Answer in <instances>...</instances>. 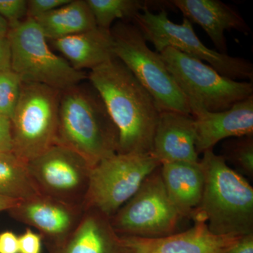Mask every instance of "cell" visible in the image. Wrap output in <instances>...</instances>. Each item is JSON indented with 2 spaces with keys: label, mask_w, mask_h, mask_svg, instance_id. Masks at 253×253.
<instances>
[{
  "label": "cell",
  "mask_w": 253,
  "mask_h": 253,
  "mask_svg": "<svg viewBox=\"0 0 253 253\" xmlns=\"http://www.w3.org/2000/svg\"><path fill=\"white\" fill-rule=\"evenodd\" d=\"M87 79L117 128V154H151L161 111L149 91L116 57L91 70Z\"/></svg>",
  "instance_id": "obj_1"
},
{
  "label": "cell",
  "mask_w": 253,
  "mask_h": 253,
  "mask_svg": "<svg viewBox=\"0 0 253 253\" xmlns=\"http://www.w3.org/2000/svg\"><path fill=\"white\" fill-rule=\"evenodd\" d=\"M204 188L191 219L204 221L213 234L241 236L253 234V188L213 150L200 159Z\"/></svg>",
  "instance_id": "obj_2"
},
{
  "label": "cell",
  "mask_w": 253,
  "mask_h": 253,
  "mask_svg": "<svg viewBox=\"0 0 253 253\" xmlns=\"http://www.w3.org/2000/svg\"><path fill=\"white\" fill-rule=\"evenodd\" d=\"M118 140L117 128L90 83L61 91L56 144L73 150L92 168L117 154Z\"/></svg>",
  "instance_id": "obj_3"
},
{
  "label": "cell",
  "mask_w": 253,
  "mask_h": 253,
  "mask_svg": "<svg viewBox=\"0 0 253 253\" xmlns=\"http://www.w3.org/2000/svg\"><path fill=\"white\" fill-rule=\"evenodd\" d=\"M115 56L149 91L160 111L191 115L185 96L168 71L162 56L148 46L134 23L119 21L111 28Z\"/></svg>",
  "instance_id": "obj_4"
},
{
  "label": "cell",
  "mask_w": 253,
  "mask_h": 253,
  "mask_svg": "<svg viewBox=\"0 0 253 253\" xmlns=\"http://www.w3.org/2000/svg\"><path fill=\"white\" fill-rule=\"evenodd\" d=\"M160 54L185 96L191 115L196 111H226L253 95V82L221 76L209 65L174 48H166Z\"/></svg>",
  "instance_id": "obj_5"
},
{
  "label": "cell",
  "mask_w": 253,
  "mask_h": 253,
  "mask_svg": "<svg viewBox=\"0 0 253 253\" xmlns=\"http://www.w3.org/2000/svg\"><path fill=\"white\" fill-rule=\"evenodd\" d=\"M11 71L22 83H37L59 91L81 84L87 76L50 49L38 23L26 18L10 26Z\"/></svg>",
  "instance_id": "obj_6"
},
{
  "label": "cell",
  "mask_w": 253,
  "mask_h": 253,
  "mask_svg": "<svg viewBox=\"0 0 253 253\" xmlns=\"http://www.w3.org/2000/svg\"><path fill=\"white\" fill-rule=\"evenodd\" d=\"M61 91L44 84L22 83L10 120L12 152L25 162L56 144Z\"/></svg>",
  "instance_id": "obj_7"
},
{
  "label": "cell",
  "mask_w": 253,
  "mask_h": 253,
  "mask_svg": "<svg viewBox=\"0 0 253 253\" xmlns=\"http://www.w3.org/2000/svg\"><path fill=\"white\" fill-rule=\"evenodd\" d=\"M132 22L158 53L167 47L174 48L194 59L206 61L221 76L235 81H253L251 61L210 49L200 41L192 23L185 18L182 23H175L168 18L165 9L154 13L146 9L136 14Z\"/></svg>",
  "instance_id": "obj_8"
},
{
  "label": "cell",
  "mask_w": 253,
  "mask_h": 253,
  "mask_svg": "<svg viewBox=\"0 0 253 253\" xmlns=\"http://www.w3.org/2000/svg\"><path fill=\"white\" fill-rule=\"evenodd\" d=\"M160 167L147 176L136 194L110 218L113 229L120 236L158 239L180 231L179 226L186 218L169 199Z\"/></svg>",
  "instance_id": "obj_9"
},
{
  "label": "cell",
  "mask_w": 253,
  "mask_h": 253,
  "mask_svg": "<svg viewBox=\"0 0 253 253\" xmlns=\"http://www.w3.org/2000/svg\"><path fill=\"white\" fill-rule=\"evenodd\" d=\"M161 163L151 154H116L91 168L84 208L111 218Z\"/></svg>",
  "instance_id": "obj_10"
},
{
  "label": "cell",
  "mask_w": 253,
  "mask_h": 253,
  "mask_svg": "<svg viewBox=\"0 0 253 253\" xmlns=\"http://www.w3.org/2000/svg\"><path fill=\"white\" fill-rule=\"evenodd\" d=\"M27 163L28 172L40 194L84 206L91 169L84 158L56 144Z\"/></svg>",
  "instance_id": "obj_11"
},
{
  "label": "cell",
  "mask_w": 253,
  "mask_h": 253,
  "mask_svg": "<svg viewBox=\"0 0 253 253\" xmlns=\"http://www.w3.org/2000/svg\"><path fill=\"white\" fill-rule=\"evenodd\" d=\"M84 211L83 206L67 204L40 194L20 201L8 212L16 220L38 229L50 246L61 244L69 236Z\"/></svg>",
  "instance_id": "obj_12"
},
{
  "label": "cell",
  "mask_w": 253,
  "mask_h": 253,
  "mask_svg": "<svg viewBox=\"0 0 253 253\" xmlns=\"http://www.w3.org/2000/svg\"><path fill=\"white\" fill-rule=\"evenodd\" d=\"M191 116L196 126V151L204 154L223 139L253 135V95L226 111H196Z\"/></svg>",
  "instance_id": "obj_13"
},
{
  "label": "cell",
  "mask_w": 253,
  "mask_h": 253,
  "mask_svg": "<svg viewBox=\"0 0 253 253\" xmlns=\"http://www.w3.org/2000/svg\"><path fill=\"white\" fill-rule=\"evenodd\" d=\"M196 138V126L191 115L177 111H161L151 155L161 165L199 162Z\"/></svg>",
  "instance_id": "obj_14"
},
{
  "label": "cell",
  "mask_w": 253,
  "mask_h": 253,
  "mask_svg": "<svg viewBox=\"0 0 253 253\" xmlns=\"http://www.w3.org/2000/svg\"><path fill=\"white\" fill-rule=\"evenodd\" d=\"M51 253H131L110 218L84 208L81 221L63 242L49 246Z\"/></svg>",
  "instance_id": "obj_15"
},
{
  "label": "cell",
  "mask_w": 253,
  "mask_h": 253,
  "mask_svg": "<svg viewBox=\"0 0 253 253\" xmlns=\"http://www.w3.org/2000/svg\"><path fill=\"white\" fill-rule=\"evenodd\" d=\"M239 237L216 235L204 221H194L187 230L158 239L122 236L131 253H218Z\"/></svg>",
  "instance_id": "obj_16"
},
{
  "label": "cell",
  "mask_w": 253,
  "mask_h": 253,
  "mask_svg": "<svg viewBox=\"0 0 253 253\" xmlns=\"http://www.w3.org/2000/svg\"><path fill=\"white\" fill-rule=\"evenodd\" d=\"M171 3L184 18L204 30L221 54H227L225 31L251 33V28L239 11L219 0H173Z\"/></svg>",
  "instance_id": "obj_17"
},
{
  "label": "cell",
  "mask_w": 253,
  "mask_h": 253,
  "mask_svg": "<svg viewBox=\"0 0 253 253\" xmlns=\"http://www.w3.org/2000/svg\"><path fill=\"white\" fill-rule=\"evenodd\" d=\"M51 42L56 50L78 71H91L116 58L111 30L96 27Z\"/></svg>",
  "instance_id": "obj_18"
},
{
  "label": "cell",
  "mask_w": 253,
  "mask_h": 253,
  "mask_svg": "<svg viewBox=\"0 0 253 253\" xmlns=\"http://www.w3.org/2000/svg\"><path fill=\"white\" fill-rule=\"evenodd\" d=\"M160 168L172 204L186 219H191L204 193V173L200 161L163 163Z\"/></svg>",
  "instance_id": "obj_19"
},
{
  "label": "cell",
  "mask_w": 253,
  "mask_h": 253,
  "mask_svg": "<svg viewBox=\"0 0 253 253\" xmlns=\"http://www.w3.org/2000/svg\"><path fill=\"white\" fill-rule=\"evenodd\" d=\"M34 20L46 39L51 41L97 27L86 0H71L68 4Z\"/></svg>",
  "instance_id": "obj_20"
},
{
  "label": "cell",
  "mask_w": 253,
  "mask_h": 253,
  "mask_svg": "<svg viewBox=\"0 0 253 253\" xmlns=\"http://www.w3.org/2000/svg\"><path fill=\"white\" fill-rule=\"evenodd\" d=\"M38 194L28 163L12 151L0 154V196L23 201Z\"/></svg>",
  "instance_id": "obj_21"
},
{
  "label": "cell",
  "mask_w": 253,
  "mask_h": 253,
  "mask_svg": "<svg viewBox=\"0 0 253 253\" xmlns=\"http://www.w3.org/2000/svg\"><path fill=\"white\" fill-rule=\"evenodd\" d=\"M94 16L96 26L110 31L116 20L129 19L132 21L136 14L152 5L163 4L155 1L141 0H86Z\"/></svg>",
  "instance_id": "obj_22"
},
{
  "label": "cell",
  "mask_w": 253,
  "mask_h": 253,
  "mask_svg": "<svg viewBox=\"0 0 253 253\" xmlns=\"http://www.w3.org/2000/svg\"><path fill=\"white\" fill-rule=\"evenodd\" d=\"M226 162H230L246 175H253V136H241L224 145Z\"/></svg>",
  "instance_id": "obj_23"
},
{
  "label": "cell",
  "mask_w": 253,
  "mask_h": 253,
  "mask_svg": "<svg viewBox=\"0 0 253 253\" xmlns=\"http://www.w3.org/2000/svg\"><path fill=\"white\" fill-rule=\"evenodd\" d=\"M22 82L12 71L0 73V116L11 120L21 94Z\"/></svg>",
  "instance_id": "obj_24"
},
{
  "label": "cell",
  "mask_w": 253,
  "mask_h": 253,
  "mask_svg": "<svg viewBox=\"0 0 253 253\" xmlns=\"http://www.w3.org/2000/svg\"><path fill=\"white\" fill-rule=\"evenodd\" d=\"M27 7L26 0H0V16L10 27L27 18Z\"/></svg>",
  "instance_id": "obj_25"
},
{
  "label": "cell",
  "mask_w": 253,
  "mask_h": 253,
  "mask_svg": "<svg viewBox=\"0 0 253 253\" xmlns=\"http://www.w3.org/2000/svg\"><path fill=\"white\" fill-rule=\"evenodd\" d=\"M71 0H28L27 18L36 19L68 4Z\"/></svg>",
  "instance_id": "obj_26"
},
{
  "label": "cell",
  "mask_w": 253,
  "mask_h": 253,
  "mask_svg": "<svg viewBox=\"0 0 253 253\" xmlns=\"http://www.w3.org/2000/svg\"><path fill=\"white\" fill-rule=\"evenodd\" d=\"M43 237L41 234L27 229L18 236L19 253H42Z\"/></svg>",
  "instance_id": "obj_27"
},
{
  "label": "cell",
  "mask_w": 253,
  "mask_h": 253,
  "mask_svg": "<svg viewBox=\"0 0 253 253\" xmlns=\"http://www.w3.org/2000/svg\"><path fill=\"white\" fill-rule=\"evenodd\" d=\"M218 253H253V234L239 236Z\"/></svg>",
  "instance_id": "obj_28"
},
{
  "label": "cell",
  "mask_w": 253,
  "mask_h": 253,
  "mask_svg": "<svg viewBox=\"0 0 253 253\" xmlns=\"http://www.w3.org/2000/svg\"><path fill=\"white\" fill-rule=\"evenodd\" d=\"M12 136H11L10 120L0 116V154L12 151Z\"/></svg>",
  "instance_id": "obj_29"
},
{
  "label": "cell",
  "mask_w": 253,
  "mask_h": 253,
  "mask_svg": "<svg viewBox=\"0 0 253 253\" xmlns=\"http://www.w3.org/2000/svg\"><path fill=\"white\" fill-rule=\"evenodd\" d=\"M0 253H19L18 236L13 231L0 233Z\"/></svg>",
  "instance_id": "obj_30"
},
{
  "label": "cell",
  "mask_w": 253,
  "mask_h": 253,
  "mask_svg": "<svg viewBox=\"0 0 253 253\" xmlns=\"http://www.w3.org/2000/svg\"><path fill=\"white\" fill-rule=\"evenodd\" d=\"M11 70V46L7 36L0 37V73Z\"/></svg>",
  "instance_id": "obj_31"
},
{
  "label": "cell",
  "mask_w": 253,
  "mask_h": 253,
  "mask_svg": "<svg viewBox=\"0 0 253 253\" xmlns=\"http://www.w3.org/2000/svg\"><path fill=\"white\" fill-rule=\"evenodd\" d=\"M20 201L9 199V198L0 196V212L4 211H9L10 209L14 208Z\"/></svg>",
  "instance_id": "obj_32"
},
{
  "label": "cell",
  "mask_w": 253,
  "mask_h": 253,
  "mask_svg": "<svg viewBox=\"0 0 253 253\" xmlns=\"http://www.w3.org/2000/svg\"><path fill=\"white\" fill-rule=\"evenodd\" d=\"M9 31V25L6 20L0 16V37L7 36Z\"/></svg>",
  "instance_id": "obj_33"
}]
</instances>
